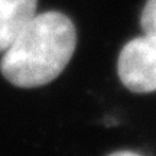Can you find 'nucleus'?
Masks as SVG:
<instances>
[{
	"instance_id": "3",
	"label": "nucleus",
	"mask_w": 156,
	"mask_h": 156,
	"mask_svg": "<svg viewBox=\"0 0 156 156\" xmlns=\"http://www.w3.org/2000/svg\"><path fill=\"white\" fill-rule=\"evenodd\" d=\"M38 0H0V52L36 15Z\"/></svg>"
},
{
	"instance_id": "4",
	"label": "nucleus",
	"mask_w": 156,
	"mask_h": 156,
	"mask_svg": "<svg viewBox=\"0 0 156 156\" xmlns=\"http://www.w3.org/2000/svg\"><path fill=\"white\" fill-rule=\"evenodd\" d=\"M140 26L146 35L156 36V0L146 2L140 16Z\"/></svg>"
},
{
	"instance_id": "2",
	"label": "nucleus",
	"mask_w": 156,
	"mask_h": 156,
	"mask_svg": "<svg viewBox=\"0 0 156 156\" xmlns=\"http://www.w3.org/2000/svg\"><path fill=\"white\" fill-rule=\"evenodd\" d=\"M117 74L133 93L156 91V36L145 34L124 45L117 61Z\"/></svg>"
},
{
	"instance_id": "1",
	"label": "nucleus",
	"mask_w": 156,
	"mask_h": 156,
	"mask_svg": "<svg viewBox=\"0 0 156 156\" xmlns=\"http://www.w3.org/2000/svg\"><path fill=\"white\" fill-rule=\"evenodd\" d=\"M77 30L61 12L35 15L5 51L2 75L22 88H35L54 81L71 61Z\"/></svg>"
},
{
	"instance_id": "5",
	"label": "nucleus",
	"mask_w": 156,
	"mask_h": 156,
	"mask_svg": "<svg viewBox=\"0 0 156 156\" xmlns=\"http://www.w3.org/2000/svg\"><path fill=\"white\" fill-rule=\"evenodd\" d=\"M108 156H142V155H137L134 152L123 151V152H114V153H112V155H108Z\"/></svg>"
}]
</instances>
